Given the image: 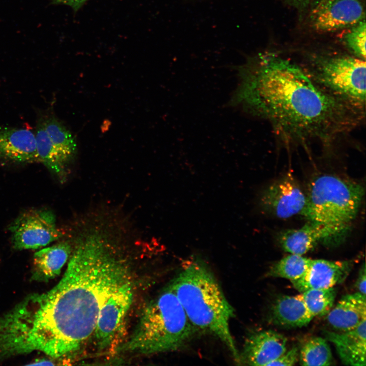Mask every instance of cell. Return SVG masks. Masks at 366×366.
Returning a JSON list of instances; mask_svg holds the SVG:
<instances>
[{"label": "cell", "mask_w": 366, "mask_h": 366, "mask_svg": "<svg viewBox=\"0 0 366 366\" xmlns=\"http://www.w3.org/2000/svg\"><path fill=\"white\" fill-rule=\"evenodd\" d=\"M130 280L127 260L96 236L75 249L59 282L28 295L2 315L4 339L16 355L40 352L70 358L93 336L101 308Z\"/></svg>", "instance_id": "obj_1"}, {"label": "cell", "mask_w": 366, "mask_h": 366, "mask_svg": "<svg viewBox=\"0 0 366 366\" xmlns=\"http://www.w3.org/2000/svg\"><path fill=\"white\" fill-rule=\"evenodd\" d=\"M237 70L239 83L228 105L267 120L288 144L329 146L364 119L365 111L329 94L299 65L277 54L260 53Z\"/></svg>", "instance_id": "obj_2"}, {"label": "cell", "mask_w": 366, "mask_h": 366, "mask_svg": "<svg viewBox=\"0 0 366 366\" xmlns=\"http://www.w3.org/2000/svg\"><path fill=\"white\" fill-rule=\"evenodd\" d=\"M169 284L193 326L218 338L239 363L240 353L229 327L234 310L206 263L192 257Z\"/></svg>", "instance_id": "obj_3"}, {"label": "cell", "mask_w": 366, "mask_h": 366, "mask_svg": "<svg viewBox=\"0 0 366 366\" xmlns=\"http://www.w3.org/2000/svg\"><path fill=\"white\" fill-rule=\"evenodd\" d=\"M197 331L169 284L145 306L130 337L117 350L142 355L175 351Z\"/></svg>", "instance_id": "obj_4"}, {"label": "cell", "mask_w": 366, "mask_h": 366, "mask_svg": "<svg viewBox=\"0 0 366 366\" xmlns=\"http://www.w3.org/2000/svg\"><path fill=\"white\" fill-rule=\"evenodd\" d=\"M364 193L363 187L354 181L331 174L317 176L309 184L301 215L344 237L357 215Z\"/></svg>", "instance_id": "obj_5"}, {"label": "cell", "mask_w": 366, "mask_h": 366, "mask_svg": "<svg viewBox=\"0 0 366 366\" xmlns=\"http://www.w3.org/2000/svg\"><path fill=\"white\" fill-rule=\"evenodd\" d=\"M301 67L319 86L352 106L365 111V60L347 55H316Z\"/></svg>", "instance_id": "obj_6"}, {"label": "cell", "mask_w": 366, "mask_h": 366, "mask_svg": "<svg viewBox=\"0 0 366 366\" xmlns=\"http://www.w3.org/2000/svg\"><path fill=\"white\" fill-rule=\"evenodd\" d=\"M13 247L17 250L37 249L62 237L54 214L48 209H30L22 212L10 225Z\"/></svg>", "instance_id": "obj_7"}, {"label": "cell", "mask_w": 366, "mask_h": 366, "mask_svg": "<svg viewBox=\"0 0 366 366\" xmlns=\"http://www.w3.org/2000/svg\"><path fill=\"white\" fill-rule=\"evenodd\" d=\"M134 298L131 280L120 285L101 308L93 336L98 350L109 348L121 328Z\"/></svg>", "instance_id": "obj_8"}, {"label": "cell", "mask_w": 366, "mask_h": 366, "mask_svg": "<svg viewBox=\"0 0 366 366\" xmlns=\"http://www.w3.org/2000/svg\"><path fill=\"white\" fill-rule=\"evenodd\" d=\"M306 203V194L289 172L266 187L258 199L262 211L283 219L301 215Z\"/></svg>", "instance_id": "obj_9"}, {"label": "cell", "mask_w": 366, "mask_h": 366, "mask_svg": "<svg viewBox=\"0 0 366 366\" xmlns=\"http://www.w3.org/2000/svg\"><path fill=\"white\" fill-rule=\"evenodd\" d=\"M364 16L360 0H333L316 4L311 22L318 31L333 32L350 27L364 19Z\"/></svg>", "instance_id": "obj_10"}, {"label": "cell", "mask_w": 366, "mask_h": 366, "mask_svg": "<svg viewBox=\"0 0 366 366\" xmlns=\"http://www.w3.org/2000/svg\"><path fill=\"white\" fill-rule=\"evenodd\" d=\"M353 265L352 260L312 259L304 274L291 282L300 293L311 289L332 287L346 280Z\"/></svg>", "instance_id": "obj_11"}, {"label": "cell", "mask_w": 366, "mask_h": 366, "mask_svg": "<svg viewBox=\"0 0 366 366\" xmlns=\"http://www.w3.org/2000/svg\"><path fill=\"white\" fill-rule=\"evenodd\" d=\"M343 237L332 229L318 223L308 221L298 229L282 232L278 241L281 248L290 254L303 255L319 242L337 244Z\"/></svg>", "instance_id": "obj_12"}, {"label": "cell", "mask_w": 366, "mask_h": 366, "mask_svg": "<svg viewBox=\"0 0 366 366\" xmlns=\"http://www.w3.org/2000/svg\"><path fill=\"white\" fill-rule=\"evenodd\" d=\"M287 339L276 331L267 330L255 332L245 341L239 353V363L268 366L287 350Z\"/></svg>", "instance_id": "obj_13"}, {"label": "cell", "mask_w": 366, "mask_h": 366, "mask_svg": "<svg viewBox=\"0 0 366 366\" xmlns=\"http://www.w3.org/2000/svg\"><path fill=\"white\" fill-rule=\"evenodd\" d=\"M0 157L19 163L38 162L35 134L27 129L0 126Z\"/></svg>", "instance_id": "obj_14"}, {"label": "cell", "mask_w": 366, "mask_h": 366, "mask_svg": "<svg viewBox=\"0 0 366 366\" xmlns=\"http://www.w3.org/2000/svg\"><path fill=\"white\" fill-rule=\"evenodd\" d=\"M366 320L355 328L345 332L325 331L327 341L335 346L342 362L346 365H365Z\"/></svg>", "instance_id": "obj_15"}, {"label": "cell", "mask_w": 366, "mask_h": 366, "mask_svg": "<svg viewBox=\"0 0 366 366\" xmlns=\"http://www.w3.org/2000/svg\"><path fill=\"white\" fill-rule=\"evenodd\" d=\"M365 296L357 292L344 295L328 313L327 319L340 332L352 330L366 320Z\"/></svg>", "instance_id": "obj_16"}, {"label": "cell", "mask_w": 366, "mask_h": 366, "mask_svg": "<svg viewBox=\"0 0 366 366\" xmlns=\"http://www.w3.org/2000/svg\"><path fill=\"white\" fill-rule=\"evenodd\" d=\"M72 253L68 241H62L41 249L34 255L32 279L47 282L58 276Z\"/></svg>", "instance_id": "obj_17"}, {"label": "cell", "mask_w": 366, "mask_h": 366, "mask_svg": "<svg viewBox=\"0 0 366 366\" xmlns=\"http://www.w3.org/2000/svg\"><path fill=\"white\" fill-rule=\"evenodd\" d=\"M314 318L299 294L281 295L273 302L270 309L272 323L288 328L301 327Z\"/></svg>", "instance_id": "obj_18"}, {"label": "cell", "mask_w": 366, "mask_h": 366, "mask_svg": "<svg viewBox=\"0 0 366 366\" xmlns=\"http://www.w3.org/2000/svg\"><path fill=\"white\" fill-rule=\"evenodd\" d=\"M43 126L51 143L68 164L74 159L77 150V143L69 130L54 116L41 118Z\"/></svg>", "instance_id": "obj_19"}, {"label": "cell", "mask_w": 366, "mask_h": 366, "mask_svg": "<svg viewBox=\"0 0 366 366\" xmlns=\"http://www.w3.org/2000/svg\"><path fill=\"white\" fill-rule=\"evenodd\" d=\"M35 137L38 162L43 163L61 181H64L68 165L53 146L41 120L37 124Z\"/></svg>", "instance_id": "obj_20"}, {"label": "cell", "mask_w": 366, "mask_h": 366, "mask_svg": "<svg viewBox=\"0 0 366 366\" xmlns=\"http://www.w3.org/2000/svg\"><path fill=\"white\" fill-rule=\"evenodd\" d=\"M302 365H330L332 353L327 340L321 337L310 339L302 347L299 354Z\"/></svg>", "instance_id": "obj_21"}, {"label": "cell", "mask_w": 366, "mask_h": 366, "mask_svg": "<svg viewBox=\"0 0 366 366\" xmlns=\"http://www.w3.org/2000/svg\"><path fill=\"white\" fill-rule=\"evenodd\" d=\"M311 260L302 255L290 254L272 264L267 276L285 278L290 281L298 279L307 270Z\"/></svg>", "instance_id": "obj_22"}, {"label": "cell", "mask_w": 366, "mask_h": 366, "mask_svg": "<svg viewBox=\"0 0 366 366\" xmlns=\"http://www.w3.org/2000/svg\"><path fill=\"white\" fill-rule=\"evenodd\" d=\"M299 295L314 317L328 314L333 307L336 297V290L333 287L311 289L300 293Z\"/></svg>", "instance_id": "obj_23"}, {"label": "cell", "mask_w": 366, "mask_h": 366, "mask_svg": "<svg viewBox=\"0 0 366 366\" xmlns=\"http://www.w3.org/2000/svg\"><path fill=\"white\" fill-rule=\"evenodd\" d=\"M350 27L344 36L343 41L355 56L365 60V18Z\"/></svg>", "instance_id": "obj_24"}, {"label": "cell", "mask_w": 366, "mask_h": 366, "mask_svg": "<svg viewBox=\"0 0 366 366\" xmlns=\"http://www.w3.org/2000/svg\"><path fill=\"white\" fill-rule=\"evenodd\" d=\"M299 358V352L297 347H293L290 350L286 351L278 358L270 362V365L291 366L294 365Z\"/></svg>", "instance_id": "obj_25"}, {"label": "cell", "mask_w": 366, "mask_h": 366, "mask_svg": "<svg viewBox=\"0 0 366 366\" xmlns=\"http://www.w3.org/2000/svg\"><path fill=\"white\" fill-rule=\"evenodd\" d=\"M365 265L364 263L361 265L358 272V277L355 284V287L358 292L365 296L366 282Z\"/></svg>", "instance_id": "obj_26"}, {"label": "cell", "mask_w": 366, "mask_h": 366, "mask_svg": "<svg viewBox=\"0 0 366 366\" xmlns=\"http://www.w3.org/2000/svg\"><path fill=\"white\" fill-rule=\"evenodd\" d=\"M53 3L69 6L75 10H78L88 0H51Z\"/></svg>", "instance_id": "obj_27"}, {"label": "cell", "mask_w": 366, "mask_h": 366, "mask_svg": "<svg viewBox=\"0 0 366 366\" xmlns=\"http://www.w3.org/2000/svg\"><path fill=\"white\" fill-rule=\"evenodd\" d=\"M289 4L295 8L302 10L309 5L310 0H285Z\"/></svg>", "instance_id": "obj_28"}, {"label": "cell", "mask_w": 366, "mask_h": 366, "mask_svg": "<svg viewBox=\"0 0 366 366\" xmlns=\"http://www.w3.org/2000/svg\"><path fill=\"white\" fill-rule=\"evenodd\" d=\"M331 1H333V0H318L317 2V3L316 4H320L324 3Z\"/></svg>", "instance_id": "obj_29"}]
</instances>
